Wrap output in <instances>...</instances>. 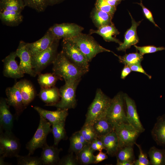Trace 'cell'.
Listing matches in <instances>:
<instances>
[{"label":"cell","mask_w":165,"mask_h":165,"mask_svg":"<svg viewBox=\"0 0 165 165\" xmlns=\"http://www.w3.org/2000/svg\"><path fill=\"white\" fill-rule=\"evenodd\" d=\"M73 134L84 145H86L89 144L81 134L79 131L75 132Z\"/></svg>","instance_id":"cell-47"},{"label":"cell","mask_w":165,"mask_h":165,"mask_svg":"<svg viewBox=\"0 0 165 165\" xmlns=\"http://www.w3.org/2000/svg\"><path fill=\"white\" fill-rule=\"evenodd\" d=\"M25 6L32 8L38 12H43L48 6V0H23Z\"/></svg>","instance_id":"cell-35"},{"label":"cell","mask_w":165,"mask_h":165,"mask_svg":"<svg viewBox=\"0 0 165 165\" xmlns=\"http://www.w3.org/2000/svg\"><path fill=\"white\" fill-rule=\"evenodd\" d=\"M81 79L65 82L59 89L61 99L51 105L61 109L75 108L77 105L76 91Z\"/></svg>","instance_id":"cell-6"},{"label":"cell","mask_w":165,"mask_h":165,"mask_svg":"<svg viewBox=\"0 0 165 165\" xmlns=\"http://www.w3.org/2000/svg\"><path fill=\"white\" fill-rule=\"evenodd\" d=\"M148 154L151 165H165V149H160L152 146L149 149Z\"/></svg>","instance_id":"cell-31"},{"label":"cell","mask_w":165,"mask_h":165,"mask_svg":"<svg viewBox=\"0 0 165 165\" xmlns=\"http://www.w3.org/2000/svg\"><path fill=\"white\" fill-rule=\"evenodd\" d=\"M151 134L157 145L165 146V114L157 117Z\"/></svg>","instance_id":"cell-24"},{"label":"cell","mask_w":165,"mask_h":165,"mask_svg":"<svg viewBox=\"0 0 165 165\" xmlns=\"http://www.w3.org/2000/svg\"><path fill=\"white\" fill-rule=\"evenodd\" d=\"M65 0H48L49 6H53L60 3Z\"/></svg>","instance_id":"cell-51"},{"label":"cell","mask_w":165,"mask_h":165,"mask_svg":"<svg viewBox=\"0 0 165 165\" xmlns=\"http://www.w3.org/2000/svg\"><path fill=\"white\" fill-rule=\"evenodd\" d=\"M134 46L137 50L139 51V53L142 55L145 54L154 53L158 51L165 50L164 47H156L154 46H138L134 45Z\"/></svg>","instance_id":"cell-41"},{"label":"cell","mask_w":165,"mask_h":165,"mask_svg":"<svg viewBox=\"0 0 165 165\" xmlns=\"http://www.w3.org/2000/svg\"><path fill=\"white\" fill-rule=\"evenodd\" d=\"M98 138L102 142L106 153L110 156H116L119 147L118 138L114 130Z\"/></svg>","instance_id":"cell-25"},{"label":"cell","mask_w":165,"mask_h":165,"mask_svg":"<svg viewBox=\"0 0 165 165\" xmlns=\"http://www.w3.org/2000/svg\"><path fill=\"white\" fill-rule=\"evenodd\" d=\"M34 109L39 116H41L49 122L52 125L54 124L65 122L68 115V109H57L55 111H51L43 109L39 107L35 106Z\"/></svg>","instance_id":"cell-20"},{"label":"cell","mask_w":165,"mask_h":165,"mask_svg":"<svg viewBox=\"0 0 165 165\" xmlns=\"http://www.w3.org/2000/svg\"><path fill=\"white\" fill-rule=\"evenodd\" d=\"M59 40L56 39L47 49L32 56V67L35 76L53 62L57 54Z\"/></svg>","instance_id":"cell-9"},{"label":"cell","mask_w":165,"mask_h":165,"mask_svg":"<svg viewBox=\"0 0 165 165\" xmlns=\"http://www.w3.org/2000/svg\"><path fill=\"white\" fill-rule=\"evenodd\" d=\"M90 144L86 145L76 155L80 164L87 165L94 163L95 156Z\"/></svg>","instance_id":"cell-30"},{"label":"cell","mask_w":165,"mask_h":165,"mask_svg":"<svg viewBox=\"0 0 165 165\" xmlns=\"http://www.w3.org/2000/svg\"><path fill=\"white\" fill-rule=\"evenodd\" d=\"M38 81L41 88H47L54 86L60 78L53 73L39 74Z\"/></svg>","instance_id":"cell-32"},{"label":"cell","mask_w":165,"mask_h":165,"mask_svg":"<svg viewBox=\"0 0 165 165\" xmlns=\"http://www.w3.org/2000/svg\"><path fill=\"white\" fill-rule=\"evenodd\" d=\"M61 51L72 63L85 74L89 71V62L74 42L68 39H63Z\"/></svg>","instance_id":"cell-8"},{"label":"cell","mask_w":165,"mask_h":165,"mask_svg":"<svg viewBox=\"0 0 165 165\" xmlns=\"http://www.w3.org/2000/svg\"><path fill=\"white\" fill-rule=\"evenodd\" d=\"M74 152H69V153L60 159L58 165H77L80 164L76 156H75Z\"/></svg>","instance_id":"cell-40"},{"label":"cell","mask_w":165,"mask_h":165,"mask_svg":"<svg viewBox=\"0 0 165 165\" xmlns=\"http://www.w3.org/2000/svg\"><path fill=\"white\" fill-rule=\"evenodd\" d=\"M135 144L138 147L139 151V154L137 160L134 162V165H150V161L148 159L146 155L143 153L141 145L135 143Z\"/></svg>","instance_id":"cell-42"},{"label":"cell","mask_w":165,"mask_h":165,"mask_svg":"<svg viewBox=\"0 0 165 165\" xmlns=\"http://www.w3.org/2000/svg\"><path fill=\"white\" fill-rule=\"evenodd\" d=\"M124 103L123 94L121 92L118 93L111 99L105 117L114 128L122 123H128Z\"/></svg>","instance_id":"cell-5"},{"label":"cell","mask_w":165,"mask_h":165,"mask_svg":"<svg viewBox=\"0 0 165 165\" xmlns=\"http://www.w3.org/2000/svg\"><path fill=\"white\" fill-rule=\"evenodd\" d=\"M29 155L26 156L19 155L16 158L17 165H41L42 164L39 157L32 156Z\"/></svg>","instance_id":"cell-37"},{"label":"cell","mask_w":165,"mask_h":165,"mask_svg":"<svg viewBox=\"0 0 165 165\" xmlns=\"http://www.w3.org/2000/svg\"></svg>","instance_id":"cell-55"},{"label":"cell","mask_w":165,"mask_h":165,"mask_svg":"<svg viewBox=\"0 0 165 165\" xmlns=\"http://www.w3.org/2000/svg\"><path fill=\"white\" fill-rule=\"evenodd\" d=\"M25 7L23 0H0V19L9 26L19 25L23 21L22 12Z\"/></svg>","instance_id":"cell-1"},{"label":"cell","mask_w":165,"mask_h":165,"mask_svg":"<svg viewBox=\"0 0 165 165\" xmlns=\"http://www.w3.org/2000/svg\"><path fill=\"white\" fill-rule=\"evenodd\" d=\"M68 39L75 43L89 62L100 53L107 52L114 53L101 46L93 37L89 35L81 33L76 36Z\"/></svg>","instance_id":"cell-4"},{"label":"cell","mask_w":165,"mask_h":165,"mask_svg":"<svg viewBox=\"0 0 165 165\" xmlns=\"http://www.w3.org/2000/svg\"><path fill=\"white\" fill-rule=\"evenodd\" d=\"M129 13L131 18L132 25L125 33L123 42L117 48V50L119 51L125 52L127 49L130 48L131 46L135 45L139 42V39L137 34V29L141 21L137 22L133 18L130 13Z\"/></svg>","instance_id":"cell-19"},{"label":"cell","mask_w":165,"mask_h":165,"mask_svg":"<svg viewBox=\"0 0 165 165\" xmlns=\"http://www.w3.org/2000/svg\"><path fill=\"white\" fill-rule=\"evenodd\" d=\"M65 122H63L52 125V132L54 138V145H57L62 140L66 138V134L65 129Z\"/></svg>","instance_id":"cell-33"},{"label":"cell","mask_w":165,"mask_h":165,"mask_svg":"<svg viewBox=\"0 0 165 165\" xmlns=\"http://www.w3.org/2000/svg\"><path fill=\"white\" fill-rule=\"evenodd\" d=\"M131 71H132L129 66L125 65L121 71V78L122 79H125Z\"/></svg>","instance_id":"cell-46"},{"label":"cell","mask_w":165,"mask_h":165,"mask_svg":"<svg viewBox=\"0 0 165 165\" xmlns=\"http://www.w3.org/2000/svg\"><path fill=\"white\" fill-rule=\"evenodd\" d=\"M6 93L7 103L10 106H12L15 109V118L18 119L25 109L20 91L14 85L12 87H7L6 90Z\"/></svg>","instance_id":"cell-16"},{"label":"cell","mask_w":165,"mask_h":165,"mask_svg":"<svg viewBox=\"0 0 165 165\" xmlns=\"http://www.w3.org/2000/svg\"><path fill=\"white\" fill-rule=\"evenodd\" d=\"M119 33L113 23L110 25L102 26L97 30L91 29L89 31L90 35L94 33L97 34L102 37L106 41L115 42L119 45L122 42L117 38L116 36Z\"/></svg>","instance_id":"cell-23"},{"label":"cell","mask_w":165,"mask_h":165,"mask_svg":"<svg viewBox=\"0 0 165 165\" xmlns=\"http://www.w3.org/2000/svg\"><path fill=\"white\" fill-rule=\"evenodd\" d=\"M114 54L118 57L120 63L129 66L141 64L143 59V55L137 52L126 54L123 56H118L115 53Z\"/></svg>","instance_id":"cell-34"},{"label":"cell","mask_w":165,"mask_h":165,"mask_svg":"<svg viewBox=\"0 0 165 165\" xmlns=\"http://www.w3.org/2000/svg\"><path fill=\"white\" fill-rule=\"evenodd\" d=\"M89 144L91 149L94 152L96 151H98V147L95 139Z\"/></svg>","instance_id":"cell-49"},{"label":"cell","mask_w":165,"mask_h":165,"mask_svg":"<svg viewBox=\"0 0 165 165\" xmlns=\"http://www.w3.org/2000/svg\"><path fill=\"white\" fill-rule=\"evenodd\" d=\"M134 162L132 161H127L120 163L118 165H134Z\"/></svg>","instance_id":"cell-53"},{"label":"cell","mask_w":165,"mask_h":165,"mask_svg":"<svg viewBox=\"0 0 165 165\" xmlns=\"http://www.w3.org/2000/svg\"><path fill=\"white\" fill-rule=\"evenodd\" d=\"M132 71L136 72L143 73L146 75L149 79H151L152 76L148 75L143 68L141 64H136L129 66Z\"/></svg>","instance_id":"cell-44"},{"label":"cell","mask_w":165,"mask_h":165,"mask_svg":"<svg viewBox=\"0 0 165 165\" xmlns=\"http://www.w3.org/2000/svg\"><path fill=\"white\" fill-rule=\"evenodd\" d=\"M17 57L16 51L11 53L2 60L3 63L4 76L14 79H19L24 76V73L16 60Z\"/></svg>","instance_id":"cell-15"},{"label":"cell","mask_w":165,"mask_h":165,"mask_svg":"<svg viewBox=\"0 0 165 165\" xmlns=\"http://www.w3.org/2000/svg\"><path fill=\"white\" fill-rule=\"evenodd\" d=\"M5 157L2 155H0V165H9L11 163L6 162L4 161V159Z\"/></svg>","instance_id":"cell-52"},{"label":"cell","mask_w":165,"mask_h":165,"mask_svg":"<svg viewBox=\"0 0 165 165\" xmlns=\"http://www.w3.org/2000/svg\"><path fill=\"white\" fill-rule=\"evenodd\" d=\"M26 43L21 41L16 52L20 59L19 65L23 72L35 77L36 76L32 67V56L26 47Z\"/></svg>","instance_id":"cell-14"},{"label":"cell","mask_w":165,"mask_h":165,"mask_svg":"<svg viewBox=\"0 0 165 165\" xmlns=\"http://www.w3.org/2000/svg\"><path fill=\"white\" fill-rule=\"evenodd\" d=\"M117 163L116 165L125 162H134L135 157L133 146H127L120 148L116 154Z\"/></svg>","instance_id":"cell-29"},{"label":"cell","mask_w":165,"mask_h":165,"mask_svg":"<svg viewBox=\"0 0 165 165\" xmlns=\"http://www.w3.org/2000/svg\"><path fill=\"white\" fill-rule=\"evenodd\" d=\"M39 96L46 104V106H51L60 101L61 96L59 89L55 86L47 88H41Z\"/></svg>","instance_id":"cell-26"},{"label":"cell","mask_w":165,"mask_h":165,"mask_svg":"<svg viewBox=\"0 0 165 165\" xmlns=\"http://www.w3.org/2000/svg\"><path fill=\"white\" fill-rule=\"evenodd\" d=\"M98 138L114 130V128L105 117L95 122L93 125Z\"/></svg>","instance_id":"cell-28"},{"label":"cell","mask_w":165,"mask_h":165,"mask_svg":"<svg viewBox=\"0 0 165 165\" xmlns=\"http://www.w3.org/2000/svg\"><path fill=\"white\" fill-rule=\"evenodd\" d=\"M6 98L0 100V132L12 131L14 117L10 112Z\"/></svg>","instance_id":"cell-17"},{"label":"cell","mask_w":165,"mask_h":165,"mask_svg":"<svg viewBox=\"0 0 165 165\" xmlns=\"http://www.w3.org/2000/svg\"><path fill=\"white\" fill-rule=\"evenodd\" d=\"M56 39L48 29L41 38L34 42L26 43V46L33 56L47 49Z\"/></svg>","instance_id":"cell-18"},{"label":"cell","mask_w":165,"mask_h":165,"mask_svg":"<svg viewBox=\"0 0 165 165\" xmlns=\"http://www.w3.org/2000/svg\"><path fill=\"white\" fill-rule=\"evenodd\" d=\"M115 0L121 2V1L124 0Z\"/></svg>","instance_id":"cell-54"},{"label":"cell","mask_w":165,"mask_h":165,"mask_svg":"<svg viewBox=\"0 0 165 165\" xmlns=\"http://www.w3.org/2000/svg\"><path fill=\"white\" fill-rule=\"evenodd\" d=\"M79 131L89 144L98 138L93 125L84 123Z\"/></svg>","instance_id":"cell-36"},{"label":"cell","mask_w":165,"mask_h":165,"mask_svg":"<svg viewBox=\"0 0 165 165\" xmlns=\"http://www.w3.org/2000/svg\"><path fill=\"white\" fill-rule=\"evenodd\" d=\"M62 150L53 146H50L47 144L42 148L40 157L43 165H57L60 159L59 153Z\"/></svg>","instance_id":"cell-22"},{"label":"cell","mask_w":165,"mask_h":165,"mask_svg":"<svg viewBox=\"0 0 165 165\" xmlns=\"http://www.w3.org/2000/svg\"><path fill=\"white\" fill-rule=\"evenodd\" d=\"M108 156L106 153L103 152L102 151H99L98 153L95 156L94 164H97L108 158Z\"/></svg>","instance_id":"cell-45"},{"label":"cell","mask_w":165,"mask_h":165,"mask_svg":"<svg viewBox=\"0 0 165 165\" xmlns=\"http://www.w3.org/2000/svg\"><path fill=\"white\" fill-rule=\"evenodd\" d=\"M21 147L19 140L12 131L0 132V155L16 157Z\"/></svg>","instance_id":"cell-10"},{"label":"cell","mask_w":165,"mask_h":165,"mask_svg":"<svg viewBox=\"0 0 165 165\" xmlns=\"http://www.w3.org/2000/svg\"><path fill=\"white\" fill-rule=\"evenodd\" d=\"M117 135L119 148L127 146H133L141 133L128 123H123L114 127Z\"/></svg>","instance_id":"cell-11"},{"label":"cell","mask_w":165,"mask_h":165,"mask_svg":"<svg viewBox=\"0 0 165 165\" xmlns=\"http://www.w3.org/2000/svg\"><path fill=\"white\" fill-rule=\"evenodd\" d=\"M53 73L65 82L81 79L85 73L72 63L62 51L57 53L52 63Z\"/></svg>","instance_id":"cell-2"},{"label":"cell","mask_w":165,"mask_h":165,"mask_svg":"<svg viewBox=\"0 0 165 165\" xmlns=\"http://www.w3.org/2000/svg\"><path fill=\"white\" fill-rule=\"evenodd\" d=\"M111 100L100 89H97L94 98L88 108L84 123L93 125L105 117Z\"/></svg>","instance_id":"cell-3"},{"label":"cell","mask_w":165,"mask_h":165,"mask_svg":"<svg viewBox=\"0 0 165 165\" xmlns=\"http://www.w3.org/2000/svg\"><path fill=\"white\" fill-rule=\"evenodd\" d=\"M124 102L126 107V116L128 123L140 133L144 132L145 129L140 120L134 100L127 94H123Z\"/></svg>","instance_id":"cell-13"},{"label":"cell","mask_w":165,"mask_h":165,"mask_svg":"<svg viewBox=\"0 0 165 165\" xmlns=\"http://www.w3.org/2000/svg\"><path fill=\"white\" fill-rule=\"evenodd\" d=\"M113 16L110 14L94 8L91 13V17L95 25L98 28L113 23Z\"/></svg>","instance_id":"cell-27"},{"label":"cell","mask_w":165,"mask_h":165,"mask_svg":"<svg viewBox=\"0 0 165 165\" xmlns=\"http://www.w3.org/2000/svg\"><path fill=\"white\" fill-rule=\"evenodd\" d=\"M105 1L110 6L116 7L121 2L115 0H105Z\"/></svg>","instance_id":"cell-50"},{"label":"cell","mask_w":165,"mask_h":165,"mask_svg":"<svg viewBox=\"0 0 165 165\" xmlns=\"http://www.w3.org/2000/svg\"><path fill=\"white\" fill-rule=\"evenodd\" d=\"M95 140L98 147V151H101L103 149H105V147L102 142L100 139L97 138L95 139Z\"/></svg>","instance_id":"cell-48"},{"label":"cell","mask_w":165,"mask_h":165,"mask_svg":"<svg viewBox=\"0 0 165 165\" xmlns=\"http://www.w3.org/2000/svg\"><path fill=\"white\" fill-rule=\"evenodd\" d=\"M20 91L25 108L34 100L36 96L34 87L29 81L24 79L17 82L14 85Z\"/></svg>","instance_id":"cell-21"},{"label":"cell","mask_w":165,"mask_h":165,"mask_svg":"<svg viewBox=\"0 0 165 165\" xmlns=\"http://www.w3.org/2000/svg\"><path fill=\"white\" fill-rule=\"evenodd\" d=\"M52 125L43 117L40 116L39 124L35 133L30 140L26 145V148L28 151V155H33L36 150L42 148L47 144V137L52 132Z\"/></svg>","instance_id":"cell-7"},{"label":"cell","mask_w":165,"mask_h":165,"mask_svg":"<svg viewBox=\"0 0 165 165\" xmlns=\"http://www.w3.org/2000/svg\"><path fill=\"white\" fill-rule=\"evenodd\" d=\"M137 3L140 5L142 7L143 12L146 18L153 23L156 27H159L158 26L154 21L151 12L148 8L145 7L143 4L142 0H140V3Z\"/></svg>","instance_id":"cell-43"},{"label":"cell","mask_w":165,"mask_h":165,"mask_svg":"<svg viewBox=\"0 0 165 165\" xmlns=\"http://www.w3.org/2000/svg\"><path fill=\"white\" fill-rule=\"evenodd\" d=\"M49 29L57 39H68L76 36L82 33V27L74 23L56 24Z\"/></svg>","instance_id":"cell-12"},{"label":"cell","mask_w":165,"mask_h":165,"mask_svg":"<svg viewBox=\"0 0 165 165\" xmlns=\"http://www.w3.org/2000/svg\"><path fill=\"white\" fill-rule=\"evenodd\" d=\"M69 140V152L75 153L76 155L86 145L81 142L73 134L70 138Z\"/></svg>","instance_id":"cell-39"},{"label":"cell","mask_w":165,"mask_h":165,"mask_svg":"<svg viewBox=\"0 0 165 165\" xmlns=\"http://www.w3.org/2000/svg\"><path fill=\"white\" fill-rule=\"evenodd\" d=\"M95 6L97 9L108 13L113 16L116 10V7L110 6L105 0H96Z\"/></svg>","instance_id":"cell-38"}]
</instances>
